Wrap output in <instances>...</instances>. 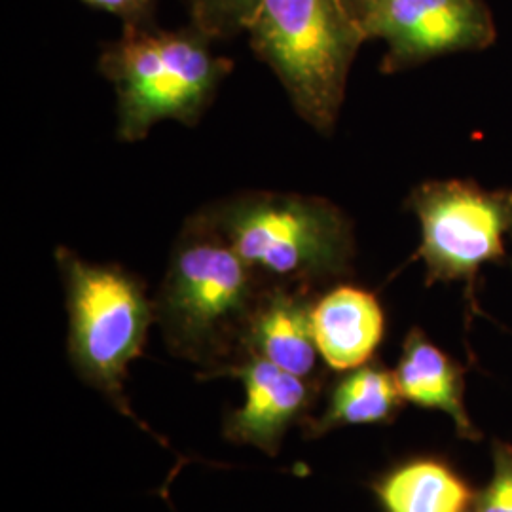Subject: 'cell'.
I'll use <instances>...</instances> for the list:
<instances>
[{"label":"cell","mask_w":512,"mask_h":512,"mask_svg":"<svg viewBox=\"0 0 512 512\" xmlns=\"http://www.w3.org/2000/svg\"><path fill=\"white\" fill-rule=\"evenodd\" d=\"M270 283L196 211L179 232L154 298L156 325L173 355L220 376L243 355V336Z\"/></svg>","instance_id":"obj_1"},{"label":"cell","mask_w":512,"mask_h":512,"mask_svg":"<svg viewBox=\"0 0 512 512\" xmlns=\"http://www.w3.org/2000/svg\"><path fill=\"white\" fill-rule=\"evenodd\" d=\"M211 44L194 23L169 31L156 21L124 25L105 44L97 65L116 95L118 141L139 143L167 120L190 128L202 120L234 69Z\"/></svg>","instance_id":"obj_2"},{"label":"cell","mask_w":512,"mask_h":512,"mask_svg":"<svg viewBox=\"0 0 512 512\" xmlns=\"http://www.w3.org/2000/svg\"><path fill=\"white\" fill-rule=\"evenodd\" d=\"M200 213L268 283L313 291L348 272L351 224L325 198L249 190L209 203Z\"/></svg>","instance_id":"obj_3"},{"label":"cell","mask_w":512,"mask_h":512,"mask_svg":"<svg viewBox=\"0 0 512 512\" xmlns=\"http://www.w3.org/2000/svg\"><path fill=\"white\" fill-rule=\"evenodd\" d=\"M249 44L281 82L296 114L330 133L366 33L342 0H260Z\"/></svg>","instance_id":"obj_4"},{"label":"cell","mask_w":512,"mask_h":512,"mask_svg":"<svg viewBox=\"0 0 512 512\" xmlns=\"http://www.w3.org/2000/svg\"><path fill=\"white\" fill-rule=\"evenodd\" d=\"M54 256L65 289L71 365L118 412L147 429L131 412L124 382L156 325L154 298L143 279L120 264L92 262L63 245Z\"/></svg>","instance_id":"obj_5"},{"label":"cell","mask_w":512,"mask_h":512,"mask_svg":"<svg viewBox=\"0 0 512 512\" xmlns=\"http://www.w3.org/2000/svg\"><path fill=\"white\" fill-rule=\"evenodd\" d=\"M408 207L420 220L418 258L429 281H471L480 266L505 255V239L512 236V192L431 181L412 192Z\"/></svg>","instance_id":"obj_6"},{"label":"cell","mask_w":512,"mask_h":512,"mask_svg":"<svg viewBox=\"0 0 512 512\" xmlns=\"http://www.w3.org/2000/svg\"><path fill=\"white\" fill-rule=\"evenodd\" d=\"M366 38L387 44L384 71L393 73L437 55L480 48L492 38L476 0H385L366 19Z\"/></svg>","instance_id":"obj_7"},{"label":"cell","mask_w":512,"mask_h":512,"mask_svg":"<svg viewBox=\"0 0 512 512\" xmlns=\"http://www.w3.org/2000/svg\"><path fill=\"white\" fill-rule=\"evenodd\" d=\"M220 376H232L243 385L245 401L224 423L232 442L255 446L275 456L287 431L304 420L317 395L315 380L300 378L255 355H241Z\"/></svg>","instance_id":"obj_8"},{"label":"cell","mask_w":512,"mask_h":512,"mask_svg":"<svg viewBox=\"0 0 512 512\" xmlns=\"http://www.w3.org/2000/svg\"><path fill=\"white\" fill-rule=\"evenodd\" d=\"M311 289L270 283L256 302L243 336V355H255L300 378L315 380L321 357L313 332Z\"/></svg>","instance_id":"obj_9"},{"label":"cell","mask_w":512,"mask_h":512,"mask_svg":"<svg viewBox=\"0 0 512 512\" xmlns=\"http://www.w3.org/2000/svg\"><path fill=\"white\" fill-rule=\"evenodd\" d=\"M384 310L376 296L340 285L313 304V332L323 361L334 370L366 365L384 338Z\"/></svg>","instance_id":"obj_10"},{"label":"cell","mask_w":512,"mask_h":512,"mask_svg":"<svg viewBox=\"0 0 512 512\" xmlns=\"http://www.w3.org/2000/svg\"><path fill=\"white\" fill-rule=\"evenodd\" d=\"M393 374L404 401L440 410L456 421L461 433H471V421L461 401L459 370L421 330L408 334Z\"/></svg>","instance_id":"obj_11"},{"label":"cell","mask_w":512,"mask_h":512,"mask_svg":"<svg viewBox=\"0 0 512 512\" xmlns=\"http://www.w3.org/2000/svg\"><path fill=\"white\" fill-rule=\"evenodd\" d=\"M401 399L395 374L376 365L353 368L334 385L325 414L310 423V435L319 437L336 427L391 420Z\"/></svg>","instance_id":"obj_12"},{"label":"cell","mask_w":512,"mask_h":512,"mask_svg":"<svg viewBox=\"0 0 512 512\" xmlns=\"http://www.w3.org/2000/svg\"><path fill=\"white\" fill-rule=\"evenodd\" d=\"M378 495L387 512H465L467 486L435 461H414L385 476Z\"/></svg>","instance_id":"obj_13"},{"label":"cell","mask_w":512,"mask_h":512,"mask_svg":"<svg viewBox=\"0 0 512 512\" xmlns=\"http://www.w3.org/2000/svg\"><path fill=\"white\" fill-rule=\"evenodd\" d=\"M190 18L205 35L220 40L247 31L260 0H186Z\"/></svg>","instance_id":"obj_14"},{"label":"cell","mask_w":512,"mask_h":512,"mask_svg":"<svg viewBox=\"0 0 512 512\" xmlns=\"http://www.w3.org/2000/svg\"><path fill=\"white\" fill-rule=\"evenodd\" d=\"M478 512H512V456L497 452L492 484L482 495Z\"/></svg>","instance_id":"obj_15"},{"label":"cell","mask_w":512,"mask_h":512,"mask_svg":"<svg viewBox=\"0 0 512 512\" xmlns=\"http://www.w3.org/2000/svg\"><path fill=\"white\" fill-rule=\"evenodd\" d=\"M93 10L122 19L124 25H143L156 21L158 0H82Z\"/></svg>","instance_id":"obj_16"},{"label":"cell","mask_w":512,"mask_h":512,"mask_svg":"<svg viewBox=\"0 0 512 512\" xmlns=\"http://www.w3.org/2000/svg\"><path fill=\"white\" fill-rule=\"evenodd\" d=\"M342 2L348 8L349 14L357 19L365 29L366 19L378 10L385 0H342Z\"/></svg>","instance_id":"obj_17"}]
</instances>
